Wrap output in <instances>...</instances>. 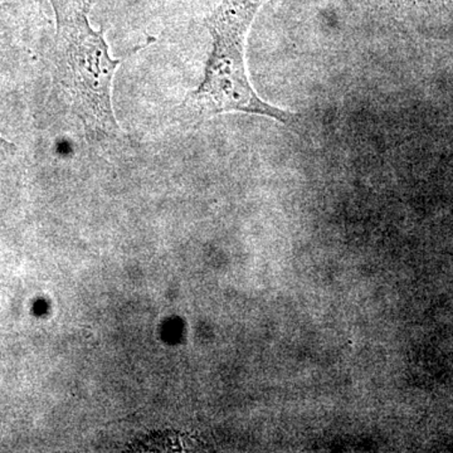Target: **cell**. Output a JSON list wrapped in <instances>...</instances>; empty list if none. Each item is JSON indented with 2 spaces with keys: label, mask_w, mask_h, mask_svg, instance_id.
<instances>
[{
  "label": "cell",
  "mask_w": 453,
  "mask_h": 453,
  "mask_svg": "<svg viewBox=\"0 0 453 453\" xmlns=\"http://www.w3.org/2000/svg\"><path fill=\"white\" fill-rule=\"evenodd\" d=\"M5 7L3 4H0V13H2L3 11H4Z\"/></svg>",
  "instance_id": "4"
},
{
  "label": "cell",
  "mask_w": 453,
  "mask_h": 453,
  "mask_svg": "<svg viewBox=\"0 0 453 453\" xmlns=\"http://www.w3.org/2000/svg\"><path fill=\"white\" fill-rule=\"evenodd\" d=\"M56 16L55 79L89 144H121L124 131L112 109V81L122 59H113L104 29L89 25L88 0H50Z\"/></svg>",
  "instance_id": "1"
},
{
  "label": "cell",
  "mask_w": 453,
  "mask_h": 453,
  "mask_svg": "<svg viewBox=\"0 0 453 453\" xmlns=\"http://www.w3.org/2000/svg\"><path fill=\"white\" fill-rule=\"evenodd\" d=\"M14 145L12 142H8L7 140H4L0 136V150H9V149H13Z\"/></svg>",
  "instance_id": "3"
},
{
  "label": "cell",
  "mask_w": 453,
  "mask_h": 453,
  "mask_svg": "<svg viewBox=\"0 0 453 453\" xmlns=\"http://www.w3.org/2000/svg\"><path fill=\"white\" fill-rule=\"evenodd\" d=\"M265 0H220L205 26L211 35V52L204 79L174 111L181 124L190 127L226 112L266 116L288 124L294 113L267 104L256 94L244 61L247 33Z\"/></svg>",
  "instance_id": "2"
}]
</instances>
